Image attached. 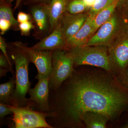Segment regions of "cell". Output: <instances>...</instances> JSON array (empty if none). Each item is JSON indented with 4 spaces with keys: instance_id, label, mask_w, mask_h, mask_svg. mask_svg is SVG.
I'll return each instance as SVG.
<instances>
[{
    "instance_id": "obj_1",
    "label": "cell",
    "mask_w": 128,
    "mask_h": 128,
    "mask_svg": "<svg viewBox=\"0 0 128 128\" xmlns=\"http://www.w3.org/2000/svg\"><path fill=\"white\" fill-rule=\"evenodd\" d=\"M128 104V96L109 78L74 70L58 89L50 92L48 123L54 128H76L87 112L114 118Z\"/></svg>"
},
{
    "instance_id": "obj_2",
    "label": "cell",
    "mask_w": 128,
    "mask_h": 128,
    "mask_svg": "<svg viewBox=\"0 0 128 128\" xmlns=\"http://www.w3.org/2000/svg\"><path fill=\"white\" fill-rule=\"evenodd\" d=\"M11 44L7 45V50L15 65L16 86L10 105L23 107L27 106L28 98L26 96L31 86L28 79V66L31 62L22 50Z\"/></svg>"
},
{
    "instance_id": "obj_3",
    "label": "cell",
    "mask_w": 128,
    "mask_h": 128,
    "mask_svg": "<svg viewBox=\"0 0 128 128\" xmlns=\"http://www.w3.org/2000/svg\"><path fill=\"white\" fill-rule=\"evenodd\" d=\"M96 46L85 45L66 50L73 58L74 66L90 65L111 71V62L106 50Z\"/></svg>"
},
{
    "instance_id": "obj_4",
    "label": "cell",
    "mask_w": 128,
    "mask_h": 128,
    "mask_svg": "<svg viewBox=\"0 0 128 128\" xmlns=\"http://www.w3.org/2000/svg\"><path fill=\"white\" fill-rule=\"evenodd\" d=\"M73 58L66 50H57L53 51L52 71L49 77L50 91L56 90L62 83L70 77L74 70Z\"/></svg>"
},
{
    "instance_id": "obj_5",
    "label": "cell",
    "mask_w": 128,
    "mask_h": 128,
    "mask_svg": "<svg viewBox=\"0 0 128 128\" xmlns=\"http://www.w3.org/2000/svg\"><path fill=\"white\" fill-rule=\"evenodd\" d=\"M9 106L13 112L11 120L14 128H54L46 120V118L53 116L51 112H38L28 106L23 107Z\"/></svg>"
},
{
    "instance_id": "obj_6",
    "label": "cell",
    "mask_w": 128,
    "mask_h": 128,
    "mask_svg": "<svg viewBox=\"0 0 128 128\" xmlns=\"http://www.w3.org/2000/svg\"><path fill=\"white\" fill-rule=\"evenodd\" d=\"M12 44L20 49L28 57L31 63L36 67L38 74L35 78L38 80L50 77L52 71V57L53 51L36 50L28 47L20 41Z\"/></svg>"
},
{
    "instance_id": "obj_7",
    "label": "cell",
    "mask_w": 128,
    "mask_h": 128,
    "mask_svg": "<svg viewBox=\"0 0 128 128\" xmlns=\"http://www.w3.org/2000/svg\"><path fill=\"white\" fill-rule=\"evenodd\" d=\"M38 81L33 88L28 92L30 98H28L27 106L33 110L44 112H50L49 104V77L38 80Z\"/></svg>"
},
{
    "instance_id": "obj_8",
    "label": "cell",
    "mask_w": 128,
    "mask_h": 128,
    "mask_svg": "<svg viewBox=\"0 0 128 128\" xmlns=\"http://www.w3.org/2000/svg\"><path fill=\"white\" fill-rule=\"evenodd\" d=\"M109 58L112 70L121 74L128 65V36H123L110 48Z\"/></svg>"
},
{
    "instance_id": "obj_9",
    "label": "cell",
    "mask_w": 128,
    "mask_h": 128,
    "mask_svg": "<svg viewBox=\"0 0 128 128\" xmlns=\"http://www.w3.org/2000/svg\"><path fill=\"white\" fill-rule=\"evenodd\" d=\"M89 16V14L84 12L77 14L65 12L59 24L66 42L79 31Z\"/></svg>"
},
{
    "instance_id": "obj_10",
    "label": "cell",
    "mask_w": 128,
    "mask_h": 128,
    "mask_svg": "<svg viewBox=\"0 0 128 128\" xmlns=\"http://www.w3.org/2000/svg\"><path fill=\"white\" fill-rule=\"evenodd\" d=\"M48 5V3H40L33 6L30 10L35 24V36L38 37L44 36L49 33L50 23Z\"/></svg>"
},
{
    "instance_id": "obj_11",
    "label": "cell",
    "mask_w": 128,
    "mask_h": 128,
    "mask_svg": "<svg viewBox=\"0 0 128 128\" xmlns=\"http://www.w3.org/2000/svg\"><path fill=\"white\" fill-rule=\"evenodd\" d=\"M31 48L36 50L46 51H54L57 50H66V42L59 24L48 35Z\"/></svg>"
},
{
    "instance_id": "obj_12",
    "label": "cell",
    "mask_w": 128,
    "mask_h": 128,
    "mask_svg": "<svg viewBox=\"0 0 128 128\" xmlns=\"http://www.w3.org/2000/svg\"><path fill=\"white\" fill-rule=\"evenodd\" d=\"M118 19L112 16L105 23L98 28L97 32L90 38L86 45L100 46L107 44L112 39L116 32Z\"/></svg>"
},
{
    "instance_id": "obj_13",
    "label": "cell",
    "mask_w": 128,
    "mask_h": 128,
    "mask_svg": "<svg viewBox=\"0 0 128 128\" xmlns=\"http://www.w3.org/2000/svg\"><path fill=\"white\" fill-rule=\"evenodd\" d=\"M92 19L93 17L89 16L77 33L67 40L66 42L67 50L86 45L90 36L95 32L92 24Z\"/></svg>"
},
{
    "instance_id": "obj_14",
    "label": "cell",
    "mask_w": 128,
    "mask_h": 128,
    "mask_svg": "<svg viewBox=\"0 0 128 128\" xmlns=\"http://www.w3.org/2000/svg\"><path fill=\"white\" fill-rule=\"evenodd\" d=\"M48 7L50 34L58 25L62 16L66 12V0H51L48 4Z\"/></svg>"
},
{
    "instance_id": "obj_15",
    "label": "cell",
    "mask_w": 128,
    "mask_h": 128,
    "mask_svg": "<svg viewBox=\"0 0 128 128\" xmlns=\"http://www.w3.org/2000/svg\"><path fill=\"white\" fill-rule=\"evenodd\" d=\"M109 120L104 114L94 112H85L80 118L81 124L83 121L88 128H106Z\"/></svg>"
},
{
    "instance_id": "obj_16",
    "label": "cell",
    "mask_w": 128,
    "mask_h": 128,
    "mask_svg": "<svg viewBox=\"0 0 128 128\" xmlns=\"http://www.w3.org/2000/svg\"><path fill=\"white\" fill-rule=\"evenodd\" d=\"M118 2V0L116 1L109 6L102 10L93 17L92 24L94 32H96V30L112 17Z\"/></svg>"
},
{
    "instance_id": "obj_17",
    "label": "cell",
    "mask_w": 128,
    "mask_h": 128,
    "mask_svg": "<svg viewBox=\"0 0 128 128\" xmlns=\"http://www.w3.org/2000/svg\"><path fill=\"white\" fill-rule=\"evenodd\" d=\"M16 78H10L9 81L0 85V102L11 105L10 100L15 92Z\"/></svg>"
},
{
    "instance_id": "obj_18",
    "label": "cell",
    "mask_w": 128,
    "mask_h": 128,
    "mask_svg": "<svg viewBox=\"0 0 128 128\" xmlns=\"http://www.w3.org/2000/svg\"><path fill=\"white\" fill-rule=\"evenodd\" d=\"M0 19H4L10 22L13 30L16 31L19 30V23L13 16L10 4L2 0H0Z\"/></svg>"
},
{
    "instance_id": "obj_19",
    "label": "cell",
    "mask_w": 128,
    "mask_h": 128,
    "mask_svg": "<svg viewBox=\"0 0 128 128\" xmlns=\"http://www.w3.org/2000/svg\"><path fill=\"white\" fill-rule=\"evenodd\" d=\"M89 7L82 0H73L66 7L68 13L77 14L84 13Z\"/></svg>"
},
{
    "instance_id": "obj_20",
    "label": "cell",
    "mask_w": 128,
    "mask_h": 128,
    "mask_svg": "<svg viewBox=\"0 0 128 128\" xmlns=\"http://www.w3.org/2000/svg\"><path fill=\"white\" fill-rule=\"evenodd\" d=\"M116 0H96L94 4L91 8L89 16L94 17L99 12L112 4Z\"/></svg>"
},
{
    "instance_id": "obj_21",
    "label": "cell",
    "mask_w": 128,
    "mask_h": 128,
    "mask_svg": "<svg viewBox=\"0 0 128 128\" xmlns=\"http://www.w3.org/2000/svg\"><path fill=\"white\" fill-rule=\"evenodd\" d=\"M35 26L32 21H28L25 22L19 23V30L20 31L22 35L29 36L30 31L35 29Z\"/></svg>"
},
{
    "instance_id": "obj_22",
    "label": "cell",
    "mask_w": 128,
    "mask_h": 128,
    "mask_svg": "<svg viewBox=\"0 0 128 128\" xmlns=\"http://www.w3.org/2000/svg\"><path fill=\"white\" fill-rule=\"evenodd\" d=\"M12 64L10 60L8 59L4 54L2 52L0 54V67H3L8 69L13 75V77L16 78V75L14 70L12 68Z\"/></svg>"
},
{
    "instance_id": "obj_23",
    "label": "cell",
    "mask_w": 128,
    "mask_h": 128,
    "mask_svg": "<svg viewBox=\"0 0 128 128\" xmlns=\"http://www.w3.org/2000/svg\"><path fill=\"white\" fill-rule=\"evenodd\" d=\"M13 114L12 110L9 105L0 102V118L2 119L6 116Z\"/></svg>"
},
{
    "instance_id": "obj_24",
    "label": "cell",
    "mask_w": 128,
    "mask_h": 128,
    "mask_svg": "<svg viewBox=\"0 0 128 128\" xmlns=\"http://www.w3.org/2000/svg\"><path fill=\"white\" fill-rule=\"evenodd\" d=\"M33 20L32 15L22 12H19L17 16V20L18 23L25 22Z\"/></svg>"
},
{
    "instance_id": "obj_25",
    "label": "cell",
    "mask_w": 128,
    "mask_h": 128,
    "mask_svg": "<svg viewBox=\"0 0 128 128\" xmlns=\"http://www.w3.org/2000/svg\"><path fill=\"white\" fill-rule=\"evenodd\" d=\"M12 27L10 22L4 19H0V30L1 34H4L6 31Z\"/></svg>"
},
{
    "instance_id": "obj_26",
    "label": "cell",
    "mask_w": 128,
    "mask_h": 128,
    "mask_svg": "<svg viewBox=\"0 0 128 128\" xmlns=\"http://www.w3.org/2000/svg\"><path fill=\"white\" fill-rule=\"evenodd\" d=\"M121 75L122 81L124 84L128 87V66Z\"/></svg>"
},
{
    "instance_id": "obj_27",
    "label": "cell",
    "mask_w": 128,
    "mask_h": 128,
    "mask_svg": "<svg viewBox=\"0 0 128 128\" xmlns=\"http://www.w3.org/2000/svg\"><path fill=\"white\" fill-rule=\"evenodd\" d=\"M51 0H28L27 3L28 4H32V3H46L49 4V2Z\"/></svg>"
},
{
    "instance_id": "obj_28",
    "label": "cell",
    "mask_w": 128,
    "mask_h": 128,
    "mask_svg": "<svg viewBox=\"0 0 128 128\" xmlns=\"http://www.w3.org/2000/svg\"><path fill=\"white\" fill-rule=\"evenodd\" d=\"M10 72L8 69L3 68V67H0V78L2 76H6V74L8 72Z\"/></svg>"
},
{
    "instance_id": "obj_29",
    "label": "cell",
    "mask_w": 128,
    "mask_h": 128,
    "mask_svg": "<svg viewBox=\"0 0 128 128\" xmlns=\"http://www.w3.org/2000/svg\"><path fill=\"white\" fill-rule=\"evenodd\" d=\"M89 8H91L95 4L96 0H82Z\"/></svg>"
},
{
    "instance_id": "obj_30",
    "label": "cell",
    "mask_w": 128,
    "mask_h": 128,
    "mask_svg": "<svg viewBox=\"0 0 128 128\" xmlns=\"http://www.w3.org/2000/svg\"><path fill=\"white\" fill-rule=\"evenodd\" d=\"M23 0H16V5L14 7V9L16 10L17 8H18L20 6L21 4V2Z\"/></svg>"
},
{
    "instance_id": "obj_31",
    "label": "cell",
    "mask_w": 128,
    "mask_h": 128,
    "mask_svg": "<svg viewBox=\"0 0 128 128\" xmlns=\"http://www.w3.org/2000/svg\"><path fill=\"white\" fill-rule=\"evenodd\" d=\"M2 0L4 1L5 2H7V3L10 4L12 2L14 1V0Z\"/></svg>"
},
{
    "instance_id": "obj_32",
    "label": "cell",
    "mask_w": 128,
    "mask_h": 128,
    "mask_svg": "<svg viewBox=\"0 0 128 128\" xmlns=\"http://www.w3.org/2000/svg\"><path fill=\"white\" fill-rule=\"evenodd\" d=\"M122 128H128V123L126 124L125 125H124Z\"/></svg>"
},
{
    "instance_id": "obj_33",
    "label": "cell",
    "mask_w": 128,
    "mask_h": 128,
    "mask_svg": "<svg viewBox=\"0 0 128 128\" xmlns=\"http://www.w3.org/2000/svg\"></svg>"
}]
</instances>
